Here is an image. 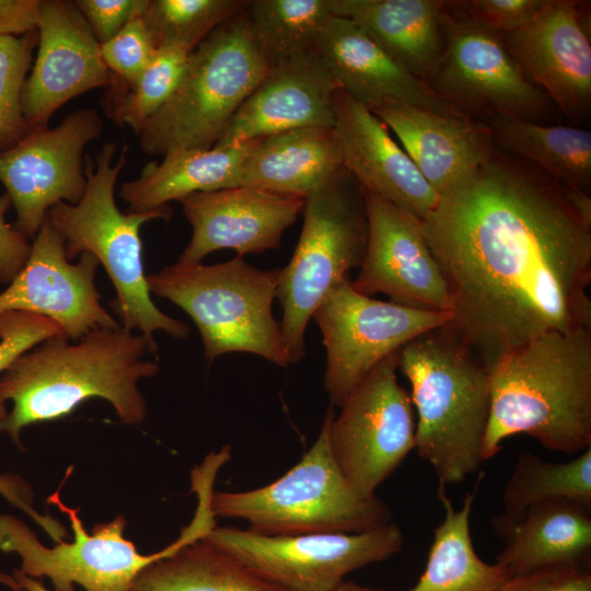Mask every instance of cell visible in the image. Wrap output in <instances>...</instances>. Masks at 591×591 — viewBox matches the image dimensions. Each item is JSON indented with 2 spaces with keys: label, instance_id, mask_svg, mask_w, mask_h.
<instances>
[{
  "label": "cell",
  "instance_id": "cell-1",
  "mask_svg": "<svg viewBox=\"0 0 591 591\" xmlns=\"http://www.w3.org/2000/svg\"><path fill=\"white\" fill-rule=\"evenodd\" d=\"M445 325L486 367L554 331L591 328V198L495 149L420 221Z\"/></svg>",
  "mask_w": 591,
  "mask_h": 591
},
{
  "label": "cell",
  "instance_id": "cell-2",
  "mask_svg": "<svg viewBox=\"0 0 591 591\" xmlns=\"http://www.w3.org/2000/svg\"><path fill=\"white\" fill-rule=\"evenodd\" d=\"M148 352L157 354L146 337L121 326L91 331L74 343L65 335L45 339L0 374V403L13 404L0 432L21 448L25 427L63 418L93 397L111 403L123 422H142L147 403L138 382L160 370L143 359Z\"/></svg>",
  "mask_w": 591,
  "mask_h": 591
},
{
  "label": "cell",
  "instance_id": "cell-3",
  "mask_svg": "<svg viewBox=\"0 0 591 591\" xmlns=\"http://www.w3.org/2000/svg\"><path fill=\"white\" fill-rule=\"evenodd\" d=\"M488 375L485 462L514 434L567 455L591 447V328L545 333L499 358Z\"/></svg>",
  "mask_w": 591,
  "mask_h": 591
},
{
  "label": "cell",
  "instance_id": "cell-4",
  "mask_svg": "<svg viewBox=\"0 0 591 591\" xmlns=\"http://www.w3.org/2000/svg\"><path fill=\"white\" fill-rule=\"evenodd\" d=\"M398 370L410 384L418 456L432 466L439 486L464 482L485 462L488 370L447 326L402 347Z\"/></svg>",
  "mask_w": 591,
  "mask_h": 591
},
{
  "label": "cell",
  "instance_id": "cell-5",
  "mask_svg": "<svg viewBox=\"0 0 591 591\" xmlns=\"http://www.w3.org/2000/svg\"><path fill=\"white\" fill-rule=\"evenodd\" d=\"M117 147L103 146L93 163L88 157L84 171L86 185L81 199L70 205L58 202L48 210L46 221L63 240L69 260L89 253L106 270L116 291L115 309L120 326L139 329L158 351L154 333L162 331L176 339H185L190 327L163 313L152 301L142 263L140 228L155 219H169L167 207L147 212H121L115 201V184L128 160V146L113 163Z\"/></svg>",
  "mask_w": 591,
  "mask_h": 591
},
{
  "label": "cell",
  "instance_id": "cell-6",
  "mask_svg": "<svg viewBox=\"0 0 591 591\" xmlns=\"http://www.w3.org/2000/svg\"><path fill=\"white\" fill-rule=\"evenodd\" d=\"M279 274L280 268L263 270L237 255L213 265L176 262L148 275L147 283L150 293L190 316L209 361L241 351L287 367L280 322L273 314Z\"/></svg>",
  "mask_w": 591,
  "mask_h": 591
},
{
  "label": "cell",
  "instance_id": "cell-7",
  "mask_svg": "<svg viewBox=\"0 0 591 591\" xmlns=\"http://www.w3.org/2000/svg\"><path fill=\"white\" fill-rule=\"evenodd\" d=\"M268 70L244 9L190 53L177 89L138 132L141 150L164 155L175 149L212 148Z\"/></svg>",
  "mask_w": 591,
  "mask_h": 591
},
{
  "label": "cell",
  "instance_id": "cell-8",
  "mask_svg": "<svg viewBox=\"0 0 591 591\" xmlns=\"http://www.w3.org/2000/svg\"><path fill=\"white\" fill-rule=\"evenodd\" d=\"M334 409L301 460L273 483L244 491H213L217 517L239 519L267 535L360 533L391 522L379 498L361 496L336 463L328 442Z\"/></svg>",
  "mask_w": 591,
  "mask_h": 591
},
{
  "label": "cell",
  "instance_id": "cell-9",
  "mask_svg": "<svg viewBox=\"0 0 591 591\" xmlns=\"http://www.w3.org/2000/svg\"><path fill=\"white\" fill-rule=\"evenodd\" d=\"M302 215L301 234L280 269L276 298L290 364L305 356L310 320L325 296L360 267L367 244L363 189L345 167L304 198Z\"/></svg>",
  "mask_w": 591,
  "mask_h": 591
},
{
  "label": "cell",
  "instance_id": "cell-10",
  "mask_svg": "<svg viewBox=\"0 0 591 591\" xmlns=\"http://www.w3.org/2000/svg\"><path fill=\"white\" fill-rule=\"evenodd\" d=\"M47 501L68 517L72 542L61 541L46 547L23 521L3 513L0 514V551L18 554L19 570L34 579L48 577L55 591H74V584L85 591H131L137 577L148 566L204 538L217 526L210 507L198 502L193 520L175 542L159 552L142 555L123 535L124 515L96 524L90 534L79 518V508L66 506L59 489Z\"/></svg>",
  "mask_w": 591,
  "mask_h": 591
},
{
  "label": "cell",
  "instance_id": "cell-11",
  "mask_svg": "<svg viewBox=\"0 0 591 591\" xmlns=\"http://www.w3.org/2000/svg\"><path fill=\"white\" fill-rule=\"evenodd\" d=\"M204 538L286 591H332L348 573L392 557L404 545L392 522L360 533L299 535L216 526Z\"/></svg>",
  "mask_w": 591,
  "mask_h": 591
},
{
  "label": "cell",
  "instance_id": "cell-12",
  "mask_svg": "<svg viewBox=\"0 0 591 591\" xmlns=\"http://www.w3.org/2000/svg\"><path fill=\"white\" fill-rule=\"evenodd\" d=\"M398 352L378 363L345 397L332 418L328 442L350 485L375 497L416 447V414L409 392L398 383Z\"/></svg>",
  "mask_w": 591,
  "mask_h": 591
},
{
  "label": "cell",
  "instance_id": "cell-13",
  "mask_svg": "<svg viewBox=\"0 0 591 591\" xmlns=\"http://www.w3.org/2000/svg\"><path fill=\"white\" fill-rule=\"evenodd\" d=\"M312 317L326 350L323 386L332 405L340 406L378 363L445 326L451 313L373 299L358 292L348 277L325 296Z\"/></svg>",
  "mask_w": 591,
  "mask_h": 591
},
{
  "label": "cell",
  "instance_id": "cell-14",
  "mask_svg": "<svg viewBox=\"0 0 591 591\" xmlns=\"http://www.w3.org/2000/svg\"><path fill=\"white\" fill-rule=\"evenodd\" d=\"M449 13L444 53L428 84L471 117L542 124L552 101L525 76L500 35Z\"/></svg>",
  "mask_w": 591,
  "mask_h": 591
},
{
  "label": "cell",
  "instance_id": "cell-15",
  "mask_svg": "<svg viewBox=\"0 0 591 591\" xmlns=\"http://www.w3.org/2000/svg\"><path fill=\"white\" fill-rule=\"evenodd\" d=\"M102 128L96 111L80 108L56 127L33 128L0 151V182L16 211L15 228L27 239L36 236L56 204L81 199L86 185L83 150Z\"/></svg>",
  "mask_w": 591,
  "mask_h": 591
},
{
  "label": "cell",
  "instance_id": "cell-16",
  "mask_svg": "<svg viewBox=\"0 0 591 591\" xmlns=\"http://www.w3.org/2000/svg\"><path fill=\"white\" fill-rule=\"evenodd\" d=\"M363 197L367 244L352 287L368 297L384 293L402 305L450 312L448 285L420 221L374 194L363 190Z\"/></svg>",
  "mask_w": 591,
  "mask_h": 591
},
{
  "label": "cell",
  "instance_id": "cell-17",
  "mask_svg": "<svg viewBox=\"0 0 591 591\" xmlns=\"http://www.w3.org/2000/svg\"><path fill=\"white\" fill-rule=\"evenodd\" d=\"M97 266L89 253L71 263L62 237L45 220L24 266L0 292V314L22 311L45 316L74 341L97 328L118 327L120 323L101 304L94 281Z\"/></svg>",
  "mask_w": 591,
  "mask_h": 591
},
{
  "label": "cell",
  "instance_id": "cell-18",
  "mask_svg": "<svg viewBox=\"0 0 591 591\" xmlns=\"http://www.w3.org/2000/svg\"><path fill=\"white\" fill-rule=\"evenodd\" d=\"M37 43L22 91L28 130L47 126L53 114L74 96L111 82L101 44L74 1L40 0Z\"/></svg>",
  "mask_w": 591,
  "mask_h": 591
},
{
  "label": "cell",
  "instance_id": "cell-19",
  "mask_svg": "<svg viewBox=\"0 0 591 591\" xmlns=\"http://www.w3.org/2000/svg\"><path fill=\"white\" fill-rule=\"evenodd\" d=\"M178 201L193 229L179 264L201 263L223 248L241 256L276 250L304 207V198L247 186L194 193Z\"/></svg>",
  "mask_w": 591,
  "mask_h": 591
},
{
  "label": "cell",
  "instance_id": "cell-20",
  "mask_svg": "<svg viewBox=\"0 0 591 591\" xmlns=\"http://www.w3.org/2000/svg\"><path fill=\"white\" fill-rule=\"evenodd\" d=\"M579 5L552 0L525 26L499 34L525 76L575 119L591 105V45Z\"/></svg>",
  "mask_w": 591,
  "mask_h": 591
},
{
  "label": "cell",
  "instance_id": "cell-21",
  "mask_svg": "<svg viewBox=\"0 0 591 591\" xmlns=\"http://www.w3.org/2000/svg\"><path fill=\"white\" fill-rule=\"evenodd\" d=\"M339 89L315 51L278 63L242 103L213 147H231L303 127H334L333 101Z\"/></svg>",
  "mask_w": 591,
  "mask_h": 591
},
{
  "label": "cell",
  "instance_id": "cell-22",
  "mask_svg": "<svg viewBox=\"0 0 591 591\" xmlns=\"http://www.w3.org/2000/svg\"><path fill=\"white\" fill-rule=\"evenodd\" d=\"M334 129L343 165L364 192L425 219L440 196L426 182L387 126L343 90L333 101Z\"/></svg>",
  "mask_w": 591,
  "mask_h": 591
},
{
  "label": "cell",
  "instance_id": "cell-23",
  "mask_svg": "<svg viewBox=\"0 0 591 591\" xmlns=\"http://www.w3.org/2000/svg\"><path fill=\"white\" fill-rule=\"evenodd\" d=\"M313 51L326 62L340 90L368 108L399 101L442 115L468 116L396 62L349 19L333 15Z\"/></svg>",
  "mask_w": 591,
  "mask_h": 591
},
{
  "label": "cell",
  "instance_id": "cell-24",
  "mask_svg": "<svg viewBox=\"0 0 591 591\" xmlns=\"http://www.w3.org/2000/svg\"><path fill=\"white\" fill-rule=\"evenodd\" d=\"M369 109L396 135L439 196L486 162L496 149L488 124L474 117L442 115L399 101Z\"/></svg>",
  "mask_w": 591,
  "mask_h": 591
},
{
  "label": "cell",
  "instance_id": "cell-25",
  "mask_svg": "<svg viewBox=\"0 0 591 591\" xmlns=\"http://www.w3.org/2000/svg\"><path fill=\"white\" fill-rule=\"evenodd\" d=\"M407 71L429 82L444 53L450 13L441 0H332Z\"/></svg>",
  "mask_w": 591,
  "mask_h": 591
},
{
  "label": "cell",
  "instance_id": "cell-26",
  "mask_svg": "<svg viewBox=\"0 0 591 591\" xmlns=\"http://www.w3.org/2000/svg\"><path fill=\"white\" fill-rule=\"evenodd\" d=\"M590 509L572 500H549L531 506L514 522L494 523L506 538L496 564L508 578L551 566H587Z\"/></svg>",
  "mask_w": 591,
  "mask_h": 591
},
{
  "label": "cell",
  "instance_id": "cell-27",
  "mask_svg": "<svg viewBox=\"0 0 591 591\" xmlns=\"http://www.w3.org/2000/svg\"><path fill=\"white\" fill-rule=\"evenodd\" d=\"M334 127H303L259 138L245 158L239 186L305 198L341 169Z\"/></svg>",
  "mask_w": 591,
  "mask_h": 591
},
{
  "label": "cell",
  "instance_id": "cell-28",
  "mask_svg": "<svg viewBox=\"0 0 591 591\" xmlns=\"http://www.w3.org/2000/svg\"><path fill=\"white\" fill-rule=\"evenodd\" d=\"M256 140L171 150L161 162L148 163L137 178L123 183L119 195L131 212H147L194 193L237 187L242 164Z\"/></svg>",
  "mask_w": 591,
  "mask_h": 591
},
{
  "label": "cell",
  "instance_id": "cell-29",
  "mask_svg": "<svg viewBox=\"0 0 591 591\" xmlns=\"http://www.w3.org/2000/svg\"><path fill=\"white\" fill-rule=\"evenodd\" d=\"M478 483L460 509L454 508L444 487H438L444 517L433 530L425 570L408 591H497L508 579L496 563L480 559L473 545L470 519Z\"/></svg>",
  "mask_w": 591,
  "mask_h": 591
},
{
  "label": "cell",
  "instance_id": "cell-30",
  "mask_svg": "<svg viewBox=\"0 0 591 591\" xmlns=\"http://www.w3.org/2000/svg\"><path fill=\"white\" fill-rule=\"evenodd\" d=\"M494 146L505 153L531 161L563 185L588 192L591 184V132L509 117H494Z\"/></svg>",
  "mask_w": 591,
  "mask_h": 591
},
{
  "label": "cell",
  "instance_id": "cell-31",
  "mask_svg": "<svg viewBox=\"0 0 591 591\" xmlns=\"http://www.w3.org/2000/svg\"><path fill=\"white\" fill-rule=\"evenodd\" d=\"M131 591H286L205 538L148 566Z\"/></svg>",
  "mask_w": 591,
  "mask_h": 591
},
{
  "label": "cell",
  "instance_id": "cell-32",
  "mask_svg": "<svg viewBox=\"0 0 591 591\" xmlns=\"http://www.w3.org/2000/svg\"><path fill=\"white\" fill-rule=\"evenodd\" d=\"M557 499L591 508V447L567 462L521 452L502 493L503 512L494 523L514 522L531 506Z\"/></svg>",
  "mask_w": 591,
  "mask_h": 591
},
{
  "label": "cell",
  "instance_id": "cell-33",
  "mask_svg": "<svg viewBox=\"0 0 591 591\" xmlns=\"http://www.w3.org/2000/svg\"><path fill=\"white\" fill-rule=\"evenodd\" d=\"M245 12L251 33L268 69L313 51L326 22L332 0H252Z\"/></svg>",
  "mask_w": 591,
  "mask_h": 591
},
{
  "label": "cell",
  "instance_id": "cell-34",
  "mask_svg": "<svg viewBox=\"0 0 591 591\" xmlns=\"http://www.w3.org/2000/svg\"><path fill=\"white\" fill-rule=\"evenodd\" d=\"M246 4L242 0H148L141 18L157 48L175 45L193 51Z\"/></svg>",
  "mask_w": 591,
  "mask_h": 591
},
{
  "label": "cell",
  "instance_id": "cell-35",
  "mask_svg": "<svg viewBox=\"0 0 591 591\" xmlns=\"http://www.w3.org/2000/svg\"><path fill=\"white\" fill-rule=\"evenodd\" d=\"M192 50L183 46L158 47L137 81L129 86L113 109L117 124L130 127L136 135L177 89Z\"/></svg>",
  "mask_w": 591,
  "mask_h": 591
},
{
  "label": "cell",
  "instance_id": "cell-36",
  "mask_svg": "<svg viewBox=\"0 0 591 591\" xmlns=\"http://www.w3.org/2000/svg\"><path fill=\"white\" fill-rule=\"evenodd\" d=\"M36 43L37 31L0 36V151L16 144L28 131L22 91Z\"/></svg>",
  "mask_w": 591,
  "mask_h": 591
},
{
  "label": "cell",
  "instance_id": "cell-37",
  "mask_svg": "<svg viewBox=\"0 0 591 591\" xmlns=\"http://www.w3.org/2000/svg\"><path fill=\"white\" fill-rule=\"evenodd\" d=\"M157 47L141 18L128 22L115 36L101 44L102 58L109 72L131 86L148 67Z\"/></svg>",
  "mask_w": 591,
  "mask_h": 591
},
{
  "label": "cell",
  "instance_id": "cell-38",
  "mask_svg": "<svg viewBox=\"0 0 591 591\" xmlns=\"http://www.w3.org/2000/svg\"><path fill=\"white\" fill-rule=\"evenodd\" d=\"M552 0L448 1L452 13L498 34L514 32L538 16Z\"/></svg>",
  "mask_w": 591,
  "mask_h": 591
},
{
  "label": "cell",
  "instance_id": "cell-39",
  "mask_svg": "<svg viewBox=\"0 0 591 591\" xmlns=\"http://www.w3.org/2000/svg\"><path fill=\"white\" fill-rule=\"evenodd\" d=\"M56 335H63L62 329L45 316L22 311L0 314V374L20 355ZM7 414L5 404L0 403V422Z\"/></svg>",
  "mask_w": 591,
  "mask_h": 591
},
{
  "label": "cell",
  "instance_id": "cell-40",
  "mask_svg": "<svg viewBox=\"0 0 591 591\" xmlns=\"http://www.w3.org/2000/svg\"><path fill=\"white\" fill-rule=\"evenodd\" d=\"M497 591H591L587 566L544 567L508 578Z\"/></svg>",
  "mask_w": 591,
  "mask_h": 591
},
{
  "label": "cell",
  "instance_id": "cell-41",
  "mask_svg": "<svg viewBox=\"0 0 591 591\" xmlns=\"http://www.w3.org/2000/svg\"><path fill=\"white\" fill-rule=\"evenodd\" d=\"M100 44L115 36L128 22L142 15L148 0H76Z\"/></svg>",
  "mask_w": 591,
  "mask_h": 591
},
{
  "label": "cell",
  "instance_id": "cell-42",
  "mask_svg": "<svg viewBox=\"0 0 591 591\" xmlns=\"http://www.w3.org/2000/svg\"><path fill=\"white\" fill-rule=\"evenodd\" d=\"M0 495L31 517L54 542L59 543L69 537L66 528L58 520L49 514H40L34 509V493L20 475L0 474Z\"/></svg>",
  "mask_w": 591,
  "mask_h": 591
},
{
  "label": "cell",
  "instance_id": "cell-43",
  "mask_svg": "<svg viewBox=\"0 0 591 591\" xmlns=\"http://www.w3.org/2000/svg\"><path fill=\"white\" fill-rule=\"evenodd\" d=\"M31 250L28 239L4 219L0 208V282L9 285L24 266Z\"/></svg>",
  "mask_w": 591,
  "mask_h": 591
},
{
  "label": "cell",
  "instance_id": "cell-44",
  "mask_svg": "<svg viewBox=\"0 0 591 591\" xmlns=\"http://www.w3.org/2000/svg\"><path fill=\"white\" fill-rule=\"evenodd\" d=\"M40 0H0V36L37 31Z\"/></svg>",
  "mask_w": 591,
  "mask_h": 591
},
{
  "label": "cell",
  "instance_id": "cell-45",
  "mask_svg": "<svg viewBox=\"0 0 591 591\" xmlns=\"http://www.w3.org/2000/svg\"><path fill=\"white\" fill-rule=\"evenodd\" d=\"M12 576L24 591H50L43 584L40 580L31 578L21 572L19 569H13Z\"/></svg>",
  "mask_w": 591,
  "mask_h": 591
},
{
  "label": "cell",
  "instance_id": "cell-46",
  "mask_svg": "<svg viewBox=\"0 0 591 591\" xmlns=\"http://www.w3.org/2000/svg\"><path fill=\"white\" fill-rule=\"evenodd\" d=\"M332 591H384V590L370 588L367 586H361L352 581H344Z\"/></svg>",
  "mask_w": 591,
  "mask_h": 591
},
{
  "label": "cell",
  "instance_id": "cell-47",
  "mask_svg": "<svg viewBox=\"0 0 591 591\" xmlns=\"http://www.w3.org/2000/svg\"><path fill=\"white\" fill-rule=\"evenodd\" d=\"M0 583L7 586L12 591H22L20 584L12 575L0 571Z\"/></svg>",
  "mask_w": 591,
  "mask_h": 591
}]
</instances>
